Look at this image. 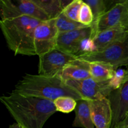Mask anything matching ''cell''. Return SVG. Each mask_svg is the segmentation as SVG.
Listing matches in <instances>:
<instances>
[{
  "instance_id": "cell-1",
  "label": "cell",
  "mask_w": 128,
  "mask_h": 128,
  "mask_svg": "<svg viewBox=\"0 0 128 128\" xmlns=\"http://www.w3.org/2000/svg\"><path fill=\"white\" fill-rule=\"evenodd\" d=\"M16 123L22 128H42L45 122L57 111L54 101L12 91L0 98Z\"/></svg>"
},
{
  "instance_id": "cell-2",
  "label": "cell",
  "mask_w": 128,
  "mask_h": 128,
  "mask_svg": "<svg viewBox=\"0 0 128 128\" xmlns=\"http://www.w3.org/2000/svg\"><path fill=\"white\" fill-rule=\"evenodd\" d=\"M13 92L54 101L61 96H70L76 100H84L60 77L26 74L15 86Z\"/></svg>"
},
{
  "instance_id": "cell-3",
  "label": "cell",
  "mask_w": 128,
  "mask_h": 128,
  "mask_svg": "<svg viewBox=\"0 0 128 128\" xmlns=\"http://www.w3.org/2000/svg\"><path fill=\"white\" fill-rule=\"evenodd\" d=\"M41 22L26 16L1 20L0 26L6 43L15 54L36 55L34 31Z\"/></svg>"
},
{
  "instance_id": "cell-4",
  "label": "cell",
  "mask_w": 128,
  "mask_h": 128,
  "mask_svg": "<svg viewBox=\"0 0 128 128\" xmlns=\"http://www.w3.org/2000/svg\"><path fill=\"white\" fill-rule=\"evenodd\" d=\"M78 59L87 62H98L112 66L115 70L128 66V36L124 40L115 42L103 50L83 55Z\"/></svg>"
},
{
  "instance_id": "cell-5",
  "label": "cell",
  "mask_w": 128,
  "mask_h": 128,
  "mask_svg": "<svg viewBox=\"0 0 128 128\" xmlns=\"http://www.w3.org/2000/svg\"><path fill=\"white\" fill-rule=\"evenodd\" d=\"M91 26L92 40L96 34L108 29L119 28L128 31V0L118 1Z\"/></svg>"
},
{
  "instance_id": "cell-6",
  "label": "cell",
  "mask_w": 128,
  "mask_h": 128,
  "mask_svg": "<svg viewBox=\"0 0 128 128\" xmlns=\"http://www.w3.org/2000/svg\"><path fill=\"white\" fill-rule=\"evenodd\" d=\"M0 12L1 20L21 16H30L41 21L50 20L33 0H1Z\"/></svg>"
},
{
  "instance_id": "cell-7",
  "label": "cell",
  "mask_w": 128,
  "mask_h": 128,
  "mask_svg": "<svg viewBox=\"0 0 128 128\" xmlns=\"http://www.w3.org/2000/svg\"><path fill=\"white\" fill-rule=\"evenodd\" d=\"M76 60L77 58L73 55L55 48L39 56L38 73L50 77H60L64 68Z\"/></svg>"
},
{
  "instance_id": "cell-8",
  "label": "cell",
  "mask_w": 128,
  "mask_h": 128,
  "mask_svg": "<svg viewBox=\"0 0 128 128\" xmlns=\"http://www.w3.org/2000/svg\"><path fill=\"white\" fill-rule=\"evenodd\" d=\"M112 112L111 128H128V78L109 96Z\"/></svg>"
},
{
  "instance_id": "cell-9",
  "label": "cell",
  "mask_w": 128,
  "mask_h": 128,
  "mask_svg": "<svg viewBox=\"0 0 128 128\" xmlns=\"http://www.w3.org/2000/svg\"><path fill=\"white\" fill-rule=\"evenodd\" d=\"M58 35L56 19L41 21L34 31V47L36 55L40 56L56 48Z\"/></svg>"
},
{
  "instance_id": "cell-10",
  "label": "cell",
  "mask_w": 128,
  "mask_h": 128,
  "mask_svg": "<svg viewBox=\"0 0 128 128\" xmlns=\"http://www.w3.org/2000/svg\"><path fill=\"white\" fill-rule=\"evenodd\" d=\"M66 84L72 88L82 96L84 100H94L108 98L112 90L110 85V80L98 81L92 78L82 81H65Z\"/></svg>"
},
{
  "instance_id": "cell-11",
  "label": "cell",
  "mask_w": 128,
  "mask_h": 128,
  "mask_svg": "<svg viewBox=\"0 0 128 128\" xmlns=\"http://www.w3.org/2000/svg\"><path fill=\"white\" fill-rule=\"evenodd\" d=\"M91 26L78 29L74 31L59 33L56 48L66 53L74 56L80 42L92 34Z\"/></svg>"
},
{
  "instance_id": "cell-12",
  "label": "cell",
  "mask_w": 128,
  "mask_h": 128,
  "mask_svg": "<svg viewBox=\"0 0 128 128\" xmlns=\"http://www.w3.org/2000/svg\"><path fill=\"white\" fill-rule=\"evenodd\" d=\"M92 120L96 128H111L112 112L110 100H89Z\"/></svg>"
},
{
  "instance_id": "cell-13",
  "label": "cell",
  "mask_w": 128,
  "mask_h": 128,
  "mask_svg": "<svg viewBox=\"0 0 128 128\" xmlns=\"http://www.w3.org/2000/svg\"><path fill=\"white\" fill-rule=\"evenodd\" d=\"M128 36V31L114 28L99 32L93 38L95 51H100L115 42L124 40Z\"/></svg>"
},
{
  "instance_id": "cell-14",
  "label": "cell",
  "mask_w": 128,
  "mask_h": 128,
  "mask_svg": "<svg viewBox=\"0 0 128 128\" xmlns=\"http://www.w3.org/2000/svg\"><path fill=\"white\" fill-rule=\"evenodd\" d=\"M61 78L64 81H82L91 78L87 62L78 59L66 65L63 68Z\"/></svg>"
},
{
  "instance_id": "cell-15",
  "label": "cell",
  "mask_w": 128,
  "mask_h": 128,
  "mask_svg": "<svg viewBox=\"0 0 128 128\" xmlns=\"http://www.w3.org/2000/svg\"><path fill=\"white\" fill-rule=\"evenodd\" d=\"M74 111L76 117L72 124L74 127L94 128L95 126L92 120L89 100H78Z\"/></svg>"
},
{
  "instance_id": "cell-16",
  "label": "cell",
  "mask_w": 128,
  "mask_h": 128,
  "mask_svg": "<svg viewBox=\"0 0 128 128\" xmlns=\"http://www.w3.org/2000/svg\"><path fill=\"white\" fill-rule=\"evenodd\" d=\"M50 20L56 19L72 1L68 0H33Z\"/></svg>"
},
{
  "instance_id": "cell-17",
  "label": "cell",
  "mask_w": 128,
  "mask_h": 128,
  "mask_svg": "<svg viewBox=\"0 0 128 128\" xmlns=\"http://www.w3.org/2000/svg\"><path fill=\"white\" fill-rule=\"evenodd\" d=\"M87 64L91 78L98 81H109L116 71L112 66L102 62H87Z\"/></svg>"
},
{
  "instance_id": "cell-18",
  "label": "cell",
  "mask_w": 128,
  "mask_h": 128,
  "mask_svg": "<svg viewBox=\"0 0 128 128\" xmlns=\"http://www.w3.org/2000/svg\"><path fill=\"white\" fill-rule=\"evenodd\" d=\"M56 26L58 30L59 33L69 32V31L88 27L80 23V22H76L73 20H71V19L65 16L62 12L56 19Z\"/></svg>"
},
{
  "instance_id": "cell-19",
  "label": "cell",
  "mask_w": 128,
  "mask_h": 128,
  "mask_svg": "<svg viewBox=\"0 0 128 128\" xmlns=\"http://www.w3.org/2000/svg\"><path fill=\"white\" fill-rule=\"evenodd\" d=\"M57 111L69 113L75 110L77 105V100L70 96H61L54 101Z\"/></svg>"
},
{
  "instance_id": "cell-20",
  "label": "cell",
  "mask_w": 128,
  "mask_h": 128,
  "mask_svg": "<svg viewBox=\"0 0 128 128\" xmlns=\"http://www.w3.org/2000/svg\"><path fill=\"white\" fill-rule=\"evenodd\" d=\"M83 1L87 4L92 10L94 18L93 22L100 18L109 10L106 1L104 0H84Z\"/></svg>"
},
{
  "instance_id": "cell-21",
  "label": "cell",
  "mask_w": 128,
  "mask_h": 128,
  "mask_svg": "<svg viewBox=\"0 0 128 128\" xmlns=\"http://www.w3.org/2000/svg\"><path fill=\"white\" fill-rule=\"evenodd\" d=\"M82 3V0H72L64 9L62 13L71 20L79 22V14Z\"/></svg>"
},
{
  "instance_id": "cell-22",
  "label": "cell",
  "mask_w": 128,
  "mask_h": 128,
  "mask_svg": "<svg viewBox=\"0 0 128 128\" xmlns=\"http://www.w3.org/2000/svg\"><path fill=\"white\" fill-rule=\"evenodd\" d=\"M128 78V66L127 68H119L115 71L112 78L110 80V85L112 91L118 89Z\"/></svg>"
},
{
  "instance_id": "cell-23",
  "label": "cell",
  "mask_w": 128,
  "mask_h": 128,
  "mask_svg": "<svg viewBox=\"0 0 128 128\" xmlns=\"http://www.w3.org/2000/svg\"><path fill=\"white\" fill-rule=\"evenodd\" d=\"M94 21L91 8L83 1L79 14V22L86 26H91Z\"/></svg>"
},
{
  "instance_id": "cell-24",
  "label": "cell",
  "mask_w": 128,
  "mask_h": 128,
  "mask_svg": "<svg viewBox=\"0 0 128 128\" xmlns=\"http://www.w3.org/2000/svg\"><path fill=\"white\" fill-rule=\"evenodd\" d=\"M9 128H22L20 125H19L18 123H14L12 125H10Z\"/></svg>"
}]
</instances>
